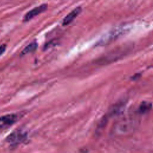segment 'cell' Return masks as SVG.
Listing matches in <instances>:
<instances>
[{"label": "cell", "instance_id": "cell-1", "mask_svg": "<svg viewBox=\"0 0 153 153\" xmlns=\"http://www.w3.org/2000/svg\"><path fill=\"white\" fill-rule=\"evenodd\" d=\"M19 119L18 115L10 114L0 117V128L8 127L14 124Z\"/></svg>", "mask_w": 153, "mask_h": 153}, {"label": "cell", "instance_id": "cell-9", "mask_svg": "<svg viewBox=\"0 0 153 153\" xmlns=\"http://www.w3.org/2000/svg\"><path fill=\"white\" fill-rule=\"evenodd\" d=\"M6 50V45L5 44H2L0 45V56H1Z\"/></svg>", "mask_w": 153, "mask_h": 153}, {"label": "cell", "instance_id": "cell-4", "mask_svg": "<svg viewBox=\"0 0 153 153\" xmlns=\"http://www.w3.org/2000/svg\"><path fill=\"white\" fill-rule=\"evenodd\" d=\"M125 29L124 28H117L113 29L111 32H109L103 38H102V42H109L112 40H114L117 39L118 36H120L121 34H123L124 32Z\"/></svg>", "mask_w": 153, "mask_h": 153}, {"label": "cell", "instance_id": "cell-7", "mask_svg": "<svg viewBox=\"0 0 153 153\" xmlns=\"http://www.w3.org/2000/svg\"><path fill=\"white\" fill-rule=\"evenodd\" d=\"M23 134L22 133H20L19 131H16V132H14L13 133H11V134L9 136L8 140H10L12 142H16V140H20L21 139H22V137H23Z\"/></svg>", "mask_w": 153, "mask_h": 153}, {"label": "cell", "instance_id": "cell-5", "mask_svg": "<svg viewBox=\"0 0 153 153\" xmlns=\"http://www.w3.org/2000/svg\"><path fill=\"white\" fill-rule=\"evenodd\" d=\"M81 8L80 7H78L74 9L72 11H71L63 19L62 25L64 26H66L70 24L81 12Z\"/></svg>", "mask_w": 153, "mask_h": 153}, {"label": "cell", "instance_id": "cell-3", "mask_svg": "<svg viewBox=\"0 0 153 153\" xmlns=\"http://www.w3.org/2000/svg\"><path fill=\"white\" fill-rule=\"evenodd\" d=\"M133 120L131 118H124L116 125V130L119 132L124 133L130 131L133 127Z\"/></svg>", "mask_w": 153, "mask_h": 153}, {"label": "cell", "instance_id": "cell-8", "mask_svg": "<svg viewBox=\"0 0 153 153\" xmlns=\"http://www.w3.org/2000/svg\"><path fill=\"white\" fill-rule=\"evenodd\" d=\"M151 107V105L150 103L144 102L141 104L140 106V112H141L142 113H145L146 112H148L150 109Z\"/></svg>", "mask_w": 153, "mask_h": 153}, {"label": "cell", "instance_id": "cell-2", "mask_svg": "<svg viewBox=\"0 0 153 153\" xmlns=\"http://www.w3.org/2000/svg\"><path fill=\"white\" fill-rule=\"evenodd\" d=\"M47 7H48V5L47 4H42L38 7H36L32 8L23 17V21L27 22L30 20L35 16L45 11L47 9Z\"/></svg>", "mask_w": 153, "mask_h": 153}, {"label": "cell", "instance_id": "cell-6", "mask_svg": "<svg viewBox=\"0 0 153 153\" xmlns=\"http://www.w3.org/2000/svg\"><path fill=\"white\" fill-rule=\"evenodd\" d=\"M38 48V43L36 41L32 42L29 44H28L21 52V55L23 56L30 53H32L35 51Z\"/></svg>", "mask_w": 153, "mask_h": 153}]
</instances>
